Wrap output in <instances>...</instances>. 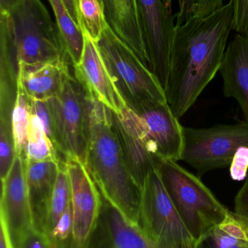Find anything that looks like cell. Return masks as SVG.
I'll use <instances>...</instances> for the list:
<instances>
[{
  "label": "cell",
  "instance_id": "cell-1",
  "mask_svg": "<svg viewBox=\"0 0 248 248\" xmlns=\"http://www.w3.org/2000/svg\"><path fill=\"white\" fill-rule=\"evenodd\" d=\"M231 0L204 17L176 25L172 44L167 103L180 119L219 71L232 30Z\"/></svg>",
  "mask_w": 248,
  "mask_h": 248
},
{
  "label": "cell",
  "instance_id": "cell-2",
  "mask_svg": "<svg viewBox=\"0 0 248 248\" xmlns=\"http://www.w3.org/2000/svg\"><path fill=\"white\" fill-rule=\"evenodd\" d=\"M84 165L105 201L138 226L141 188L130 173L114 128L112 110L90 97Z\"/></svg>",
  "mask_w": 248,
  "mask_h": 248
},
{
  "label": "cell",
  "instance_id": "cell-3",
  "mask_svg": "<svg viewBox=\"0 0 248 248\" xmlns=\"http://www.w3.org/2000/svg\"><path fill=\"white\" fill-rule=\"evenodd\" d=\"M0 13L1 62L16 74L19 65L69 61L58 26L40 0H22L11 11Z\"/></svg>",
  "mask_w": 248,
  "mask_h": 248
},
{
  "label": "cell",
  "instance_id": "cell-4",
  "mask_svg": "<svg viewBox=\"0 0 248 248\" xmlns=\"http://www.w3.org/2000/svg\"><path fill=\"white\" fill-rule=\"evenodd\" d=\"M32 112L43 124L60 162L85 163L89 138V97L75 77H68L57 97L33 102Z\"/></svg>",
  "mask_w": 248,
  "mask_h": 248
},
{
  "label": "cell",
  "instance_id": "cell-5",
  "mask_svg": "<svg viewBox=\"0 0 248 248\" xmlns=\"http://www.w3.org/2000/svg\"><path fill=\"white\" fill-rule=\"evenodd\" d=\"M157 172L182 221L195 240L222 222L230 211L199 177L173 160H163Z\"/></svg>",
  "mask_w": 248,
  "mask_h": 248
},
{
  "label": "cell",
  "instance_id": "cell-6",
  "mask_svg": "<svg viewBox=\"0 0 248 248\" xmlns=\"http://www.w3.org/2000/svg\"><path fill=\"white\" fill-rule=\"evenodd\" d=\"M96 44L114 84L128 108L135 110L154 102L167 103L164 89L151 70L109 25Z\"/></svg>",
  "mask_w": 248,
  "mask_h": 248
},
{
  "label": "cell",
  "instance_id": "cell-7",
  "mask_svg": "<svg viewBox=\"0 0 248 248\" xmlns=\"http://www.w3.org/2000/svg\"><path fill=\"white\" fill-rule=\"evenodd\" d=\"M138 227L156 248H194L196 243L157 170L141 187Z\"/></svg>",
  "mask_w": 248,
  "mask_h": 248
},
{
  "label": "cell",
  "instance_id": "cell-8",
  "mask_svg": "<svg viewBox=\"0 0 248 248\" xmlns=\"http://www.w3.org/2000/svg\"><path fill=\"white\" fill-rule=\"evenodd\" d=\"M184 144L182 160L198 172V176L231 165L236 153L248 147V121L210 128L183 127Z\"/></svg>",
  "mask_w": 248,
  "mask_h": 248
},
{
  "label": "cell",
  "instance_id": "cell-9",
  "mask_svg": "<svg viewBox=\"0 0 248 248\" xmlns=\"http://www.w3.org/2000/svg\"><path fill=\"white\" fill-rule=\"evenodd\" d=\"M127 116L147 150L157 161L182 160L184 144L183 127L167 103L154 102Z\"/></svg>",
  "mask_w": 248,
  "mask_h": 248
},
{
  "label": "cell",
  "instance_id": "cell-10",
  "mask_svg": "<svg viewBox=\"0 0 248 248\" xmlns=\"http://www.w3.org/2000/svg\"><path fill=\"white\" fill-rule=\"evenodd\" d=\"M137 4L150 70L165 90L176 15L163 0H137Z\"/></svg>",
  "mask_w": 248,
  "mask_h": 248
},
{
  "label": "cell",
  "instance_id": "cell-11",
  "mask_svg": "<svg viewBox=\"0 0 248 248\" xmlns=\"http://www.w3.org/2000/svg\"><path fill=\"white\" fill-rule=\"evenodd\" d=\"M65 164L71 185L72 248H87L101 213V194L83 162L71 159Z\"/></svg>",
  "mask_w": 248,
  "mask_h": 248
},
{
  "label": "cell",
  "instance_id": "cell-12",
  "mask_svg": "<svg viewBox=\"0 0 248 248\" xmlns=\"http://www.w3.org/2000/svg\"><path fill=\"white\" fill-rule=\"evenodd\" d=\"M1 180L0 209L7 217L15 248L38 230L35 223L26 179V158L16 155L7 176Z\"/></svg>",
  "mask_w": 248,
  "mask_h": 248
},
{
  "label": "cell",
  "instance_id": "cell-13",
  "mask_svg": "<svg viewBox=\"0 0 248 248\" xmlns=\"http://www.w3.org/2000/svg\"><path fill=\"white\" fill-rule=\"evenodd\" d=\"M84 39L81 61L74 66V77L89 97L100 102L112 111L119 113L127 106L114 84L97 44L87 35L84 34Z\"/></svg>",
  "mask_w": 248,
  "mask_h": 248
},
{
  "label": "cell",
  "instance_id": "cell-14",
  "mask_svg": "<svg viewBox=\"0 0 248 248\" xmlns=\"http://www.w3.org/2000/svg\"><path fill=\"white\" fill-rule=\"evenodd\" d=\"M70 62L60 59L36 65H19L16 86L31 101H47L57 97L68 77Z\"/></svg>",
  "mask_w": 248,
  "mask_h": 248
},
{
  "label": "cell",
  "instance_id": "cell-15",
  "mask_svg": "<svg viewBox=\"0 0 248 248\" xmlns=\"http://www.w3.org/2000/svg\"><path fill=\"white\" fill-rule=\"evenodd\" d=\"M219 72L224 96L237 100L248 121V36H234L226 49Z\"/></svg>",
  "mask_w": 248,
  "mask_h": 248
},
{
  "label": "cell",
  "instance_id": "cell-16",
  "mask_svg": "<svg viewBox=\"0 0 248 248\" xmlns=\"http://www.w3.org/2000/svg\"><path fill=\"white\" fill-rule=\"evenodd\" d=\"M103 1L106 21L109 27L133 51L143 63L149 68L137 0H103Z\"/></svg>",
  "mask_w": 248,
  "mask_h": 248
},
{
  "label": "cell",
  "instance_id": "cell-17",
  "mask_svg": "<svg viewBox=\"0 0 248 248\" xmlns=\"http://www.w3.org/2000/svg\"><path fill=\"white\" fill-rule=\"evenodd\" d=\"M59 163L26 160V179L32 211L36 228L42 232L44 231L50 201L56 182Z\"/></svg>",
  "mask_w": 248,
  "mask_h": 248
},
{
  "label": "cell",
  "instance_id": "cell-18",
  "mask_svg": "<svg viewBox=\"0 0 248 248\" xmlns=\"http://www.w3.org/2000/svg\"><path fill=\"white\" fill-rule=\"evenodd\" d=\"M194 248H248V227L234 212L197 240Z\"/></svg>",
  "mask_w": 248,
  "mask_h": 248
},
{
  "label": "cell",
  "instance_id": "cell-19",
  "mask_svg": "<svg viewBox=\"0 0 248 248\" xmlns=\"http://www.w3.org/2000/svg\"><path fill=\"white\" fill-rule=\"evenodd\" d=\"M106 226L111 248H156L138 226L124 218L106 201Z\"/></svg>",
  "mask_w": 248,
  "mask_h": 248
},
{
  "label": "cell",
  "instance_id": "cell-20",
  "mask_svg": "<svg viewBox=\"0 0 248 248\" xmlns=\"http://www.w3.org/2000/svg\"><path fill=\"white\" fill-rule=\"evenodd\" d=\"M55 15L66 54L73 67L78 65L83 56L84 39L83 32L74 22L63 0H48Z\"/></svg>",
  "mask_w": 248,
  "mask_h": 248
},
{
  "label": "cell",
  "instance_id": "cell-21",
  "mask_svg": "<svg viewBox=\"0 0 248 248\" xmlns=\"http://www.w3.org/2000/svg\"><path fill=\"white\" fill-rule=\"evenodd\" d=\"M31 116L32 101L16 86V100L12 111V130L16 155L26 158Z\"/></svg>",
  "mask_w": 248,
  "mask_h": 248
},
{
  "label": "cell",
  "instance_id": "cell-22",
  "mask_svg": "<svg viewBox=\"0 0 248 248\" xmlns=\"http://www.w3.org/2000/svg\"><path fill=\"white\" fill-rule=\"evenodd\" d=\"M59 170L51 195L44 232L50 236L68 205L71 203V185L65 163L60 162Z\"/></svg>",
  "mask_w": 248,
  "mask_h": 248
},
{
  "label": "cell",
  "instance_id": "cell-23",
  "mask_svg": "<svg viewBox=\"0 0 248 248\" xmlns=\"http://www.w3.org/2000/svg\"><path fill=\"white\" fill-rule=\"evenodd\" d=\"M26 160L30 162H60L56 150L47 135L43 124L32 111L28 134Z\"/></svg>",
  "mask_w": 248,
  "mask_h": 248
},
{
  "label": "cell",
  "instance_id": "cell-24",
  "mask_svg": "<svg viewBox=\"0 0 248 248\" xmlns=\"http://www.w3.org/2000/svg\"><path fill=\"white\" fill-rule=\"evenodd\" d=\"M77 14L82 31L98 43L108 26L103 0H77Z\"/></svg>",
  "mask_w": 248,
  "mask_h": 248
},
{
  "label": "cell",
  "instance_id": "cell-25",
  "mask_svg": "<svg viewBox=\"0 0 248 248\" xmlns=\"http://www.w3.org/2000/svg\"><path fill=\"white\" fill-rule=\"evenodd\" d=\"M14 101L10 99L1 100L0 118V176L4 179L10 171L16 158L14 140L12 130V111Z\"/></svg>",
  "mask_w": 248,
  "mask_h": 248
},
{
  "label": "cell",
  "instance_id": "cell-26",
  "mask_svg": "<svg viewBox=\"0 0 248 248\" xmlns=\"http://www.w3.org/2000/svg\"><path fill=\"white\" fill-rule=\"evenodd\" d=\"M72 232L73 213L71 203H70L54 227L50 237L57 248H60L61 244L66 241L70 235H72Z\"/></svg>",
  "mask_w": 248,
  "mask_h": 248
},
{
  "label": "cell",
  "instance_id": "cell-27",
  "mask_svg": "<svg viewBox=\"0 0 248 248\" xmlns=\"http://www.w3.org/2000/svg\"><path fill=\"white\" fill-rule=\"evenodd\" d=\"M234 9L232 30L248 36V0H231Z\"/></svg>",
  "mask_w": 248,
  "mask_h": 248
},
{
  "label": "cell",
  "instance_id": "cell-28",
  "mask_svg": "<svg viewBox=\"0 0 248 248\" xmlns=\"http://www.w3.org/2000/svg\"><path fill=\"white\" fill-rule=\"evenodd\" d=\"M248 173V147L239 149L230 165V176L234 181L246 179Z\"/></svg>",
  "mask_w": 248,
  "mask_h": 248
},
{
  "label": "cell",
  "instance_id": "cell-29",
  "mask_svg": "<svg viewBox=\"0 0 248 248\" xmlns=\"http://www.w3.org/2000/svg\"><path fill=\"white\" fill-rule=\"evenodd\" d=\"M234 213L248 227V173L244 185L236 195Z\"/></svg>",
  "mask_w": 248,
  "mask_h": 248
},
{
  "label": "cell",
  "instance_id": "cell-30",
  "mask_svg": "<svg viewBox=\"0 0 248 248\" xmlns=\"http://www.w3.org/2000/svg\"><path fill=\"white\" fill-rule=\"evenodd\" d=\"M20 248H57L50 237L44 232L36 230L22 244Z\"/></svg>",
  "mask_w": 248,
  "mask_h": 248
},
{
  "label": "cell",
  "instance_id": "cell-31",
  "mask_svg": "<svg viewBox=\"0 0 248 248\" xmlns=\"http://www.w3.org/2000/svg\"><path fill=\"white\" fill-rule=\"evenodd\" d=\"M179 10L176 15V25L185 23L194 16L197 0H178Z\"/></svg>",
  "mask_w": 248,
  "mask_h": 248
},
{
  "label": "cell",
  "instance_id": "cell-32",
  "mask_svg": "<svg viewBox=\"0 0 248 248\" xmlns=\"http://www.w3.org/2000/svg\"><path fill=\"white\" fill-rule=\"evenodd\" d=\"M224 5V0H197L194 16L204 17Z\"/></svg>",
  "mask_w": 248,
  "mask_h": 248
},
{
  "label": "cell",
  "instance_id": "cell-33",
  "mask_svg": "<svg viewBox=\"0 0 248 248\" xmlns=\"http://www.w3.org/2000/svg\"><path fill=\"white\" fill-rule=\"evenodd\" d=\"M0 248H16L13 244L7 217L4 211L0 209Z\"/></svg>",
  "mask_w": 248,
  "mask_h": 248
},
{
  "label": "cell",
  "instance_id": "cell-34",
  "mask_svg": "<svg viewBox=\"0 0 248 248\" xmlns=\"http://www.w3.org/2000/svg\"><path fill=\"white\" fill-rule=\"evenodd\" d=\"M68 13L76 23L79 26L78 14H77V0H63ZM80 27V26H79Z\"/></svg>",
  "mask_w": 248,
  "mask_h": 248
},
{
  "label": "cell",
  "instance_id": "cell-35",
  "mask_svg": "<svg viewBox=\"0 0 248 248\" xmlns=\"http://www.w3.org/2000/svg\"><path fill=\"white\" fill-rule=\"evenodd\" d=\"M22 0H0V12L9 13L16 8Z\"/></svg>",
  "mask_w": 248,
  "mask_h": 248
},
{
  "label": "cell",
  "instance_id": "cell-36",
  "mask_svg": "<svg viewBox=\"0 0 248 248\" xmlns=\"http://www.w3.org/2000/svg\"><path fill=\"white\" fill-rule=\"evenodd\" d=\"M164 1L165 4L167 6V8L170 10H172V3H173V0H163Z\"/></svg>",
  "mask_w": 248,
  "mask_h": 248
}]
</instances>
